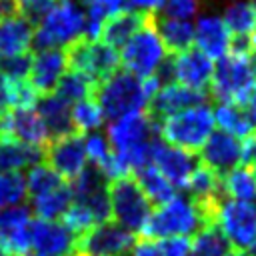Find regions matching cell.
<instances>
[{
	"label": "cell",
	"mask_w": 256,
	"mask_h": 256,
	"mask_svg": "<svg viewBox=\"0 0 256 256\" xmlns=\"http://www.w3.org/2000/svg\"><path fill=\"white\" fill-rule=\"evenodd\" d=\"M158 88L160 84L154 76L148 80H138L126 70H116L94 90V98L102 110V116L114 122L132 112L146 110L148 100Z\"/></svg>",
	"instance_id": "6da1fadb"
},
{
	"label": "cell",
	"mask_w": 256,
	"mask_h": 256,
	"mask_svg": "<svg viewBox=\"0 0 256 256\" xmlns=\"http://www.w3.org/2000/svg\"><path fill=\"white\" fill-rule=\"evenodd\" d=\"M84 36V2L58 0L34 26L32 44L36 50L66 48Z\"/></svg>",
	"instance_id": "7a4b0ae2"
},
{
	"label": "cell",
	"mask_w": 256,
	"mask_h": 256,
	"mask_svg": "<svg viewBox=\"0 0 256 256\" xmlns=\"http://www.w3.org/2000/svg\"><path fill=\"white\" fill-rule=\"evenodd\" d=\"M164 142L180 148L188 154H196L202 150L210 134L214 132V116L208 104H200L194 108H186L164 118L158 126Z\"/></svg>",
	"instance_id": "3957f363"
},
{
	"label": "cell",
	"mask_w": 256,
	"mask_h": 256,
	"mask_svg": "<svg viewBox=\"0 0 256 256\" xmlns=\"http://www.w3.org/2000/svg\"><path fill=\"white\" fill-rule=\"evenodd\" d=\"M256 92V76L250 68L248 54H226L218 58L214 70H212V80H210V98L218 102H228V104H238L246 108L248 100Z\"/></svg>",
	"instance_id": "277c9868"
},
{
	"label": "cell",
	"mask_w": 256,
	"mask_h": 256,
	"mask_svg": "<svg viewBox=\"0 0 256 256\" xmlns=\"http://www.w3.org/2000/svg\"><path fill=\"white\" fill-rule=\"evenodd\" d=\"M202 226L206 224L194 202L184 196H174L172 200L158 206L150 214L140 234L142 238H150V240L188 238L190 234L194 236Z\"/></svg>",
	"instance_id": "5b68a950"
},
{
	"label": "cell",
	"mask_w": 256,
	"mask_h": 256,
	"mask_svg": "<svg viewBox=\"0 0 256 256\" xmlns=\"http://www.w3.org/2000/svg\"><path fill=\"white\" fill-rule=\"evenodd\" d=\"M108 200H110L112 220L116 224L130 230L132 234L142 232V228L146 226L152 214V204L132 174L108 182Z\"/></svg>",
	"instance_id": "8992f818"
},
{
	"label": "cell",
	"mask_w": 256,
	"mask_h": 256,
	"mask_svg": "<svg viewBox=\"0 0 256 256\" xmlns=\"http://www.w3.org/2000/svg\"><path fill=\"white\" fill-rule=\"evenodd\" d=\"M164 44L154 28V12L148 16V22L142 30H138L124 46L118 56L124 70L138 80H148L154 76L162 60L166 58Z\"/></svg>",
	"instance_id": "52a82bcc"
},
{
	"label": "cell",
	"mask_w": 256,
	"mask_h": 256,
	"mask_svg": "<svg viewBox=\"0 0 256 256\" xmlns=\"http://www.w3.org/2000/svg\"><path fill=\"white\" fill-rule=\"evenodd\" d=\"M66 52V64L70 70H76L84 74L94 88H98L104 80H108L116 70H120V58L118 52L110 46H106L100 40H86L80 38L64 48Z\"/></svg>",
	"instance_id": "ba28073f"
},
{
	"label": "cell",
	"mask_w": 256,
	"mask_h": 256,
	"mask_svg": "<svg viewBox=\"0 0 256 256\" xmlns=\"http://www.w3.org/2000/svg\"><path fill=\"white\" fill-rule=\"evenodd\" d=\"M216 226L234 250H244L256 240V204L224 198L216 212Z\"/></svg>",
	"instance_id": "9c48e42d"
},
{
	"label": "cell",
	"mask_w": 256,
	"mask_h": 256,
	"mask_svg": "<svg viewBox=\"0 0 256 256\" xmlns=\"http://www.w3.org/2000/svg\"><path fill=\"white\" fill-rule=\"evenodd\" d=\"M44 164L52 168L68 184L74 182L82 170L88 166L84 136L70 134L64 138H54L44 148Z\"/></svg>",
	"instance_id": "30bf717a"
},
{
	"label": "cell",
	"mask_w": 256,
	"mask_h": 256,
	"mask_svg": "<svg viewBox=\"0 0 256 256\" xmlns=\"http://www.w3.org/2000/svg\"><path fill=\"white\" fill-rule=\"evenodd\" d=\"M136 242V234L122 228L114 220L88 230L76 240V250L88 256H120L126 254Z\"/></svg>",
	"instance_id": "8fae6325"
},
{
	"label": "cell",
	"mask_w": 256,
	"mask_h": 256,
	"mask_svg": "<svg viewBox=\"0 0 256 256\" xmlns=\"http://www.w3.org/2000/svg\"><path fill=\"white\" fill-rule=\"evenodd\" d=\"M208 98H210V94H206V92L190 90L186 86L170 82V84L160 86L152 94V98L146 104V114L150 116V120L158 128L164 118H168V116H172L176 112H182L186 108H194V106L206 104Z\"/></svg>",
	"instance_id": "7c38bea8"
},
{
	"label": "cell",
	"mask_w": 256,
	"mask_h": 256,
	"mask_svg": "<svg viewBox=\"0 0 256 256\" xmlns=\"http://www.w3.org/2000/svg\"><path fill=\"white\" fill-rule=\"evenodd\" d=\"M158 128L146 114V110L132 112L128 116H122L108 126V144L114 154H122L126 150H132L136 146L148 144L156 138Z\"/></svg>",
	"instance_id": "4fadbf2b"
},
{
	"label": "cell",
	"mask_w": 256,
	"mask_h": 256,
	"mask_svg": "<svg viewBox=\"0 0 256 256\" xmlns=\"http://www.w3.org/2000/svg\"><path fill=\"white\" fill-rule=\"evenodd\" d=\"M0 126L2 136L14 138L28 146L46 148L50 142V134L36 112V108H10L0 112Z\"/></svg>",
	"instance_id": "5bb4252c"
},
{
	"label": "cell",
	"mask_w": 256,
	"mask_h": 256,
	"mask_svg": "<svg viewBox=\"0 0 256 256\" xmlns=\"http://www.w3.org/2000/svg\"><path fill=\"white\" fill-rule=\"evenodd\" d=\"M150 164L172 184L178 188H186V182L196 168L194 154H188L180 148L166 144L162 138H154L150 144Z\"/></svg>",
	"instance_id": "9a60e30c"
},
{
	"label": "cell",
	"mask_w": 256,
	"mask_h": 256,
	"mask_svg": "<svg viewBox=\"0 0 256 256\" xmlns=\"http://www.w3.org/2000/svg\"><path fill=\"white\" fill-rule=\"evenodd\" d=\"M28 238L30 248L40 256H68L76 250V238L56 220H30Z\"/></svg>",
	"instance_id": "2e32d148"
},
{
	"label": "cell",
	"mask_w": 256,
	"mask_h": 256,
	"mask_svg": "<svg viewBox=\"0 0 256 256\" xmlns=\"http://www.w3.org/2000/svg\"><path fill=\"white\" fill-rule=\"evenodd\" d=\"M214 64L208 56H204L196 46L172 56V74L174 82L186 86L190 90L210 94V80H212Z\"/></svg>",
	"instance_id": "e0dca14e"
},
{
	"label": "cell",
	"mask_w": 256,
	"mask_h": 256,
	"mask_svg": "<svg viewBox=\"0 0 256 256\" xmlns=\"http://www.w3.org/2000/svg\"><path fill=\"white\" fill-rule=\"evenodd\" d=\"M200 162L220 178L242 164V142L222 130L210 134L200 150Z\"/></svg>",
	"instance_id": "ac0fdd59"
},
{
	"label": "cell",
	"mask_w": 256,
	"mask_h": 256,
	"mask_svg": "<svg viewBox=\"0 0 256 256\" xmlns=\"http://www.w3.org/2000/svg\"><path fill=\"white\" fill-rule=\"evenodd\" d=\"M66 52L64 48H48L32 52V66L28 82L36 90V94H52L58 80L66 72Z\"/></svg>",
	"instance_id": "d6986e66"
},
{
	"label": "cell",
	"mask_w": 256,
	"mask_h": 256,
	"mask_svg": "<svg viewBox=\"0 0 256 256\" xmlns=\"http://www.w3.org/2000/svg\"><path fill=\"white\" fill-rule=\"evenodd\" d=\"M152 12H134V10H120L102 20L98 40L106 46L118 50L122 48L138 30H142L148 22Z\"/></svg>",
	"instance_id": "ffe728a7"
},
{
	"label": "cell",
	"mask_w": 256,
	"mask_h": 256,
	"mask_svg": "<svg viewBox=\"0 0 256 256\" xmlns=\"http://www.w3.org/2000/svg\"><path fill=\"white\" fill-rule=\"evenodd\" d=\"M230 38L232 34L228 32L226 24L218 16H202L194 26V44L210 60L212 58L218 60L228 54Z\"/></svg>",
	"instance_id": "44dd1931"
},
{
	"label": "cell",
	"mask_w": 256,
	"mask_h": 256,
	"mask_svg": "<svg viewBox=\"0 0 256 256\" xmlns=\"http://www.w3.org/2000/svg\"><path fill=\"white\" fill-rule=\"evenodd\" d=\"M34 36V24H30L24 16L16 14L0 20V58L18 56L30 52Z\"/></svg>",
	"instance_id": "7402d4cb"
},
{
	"label": "cell",
	"mask_w": 256,
	"mask_h": 256,
	"mask_svg": "<svg viewBox=\"0 0 256 256\" xmlns=\"http://www.w3.org/2000/svg\"><path fill=\"white\" fill-rule=\"evenodd\" d=\"M38 114L50 134V140L54 138H64V136H70V134H76L74 132V126H72V116H70V110L72 106L58 98L56 94H46L42 98H38Z\"/></svg>",
	"instance_id": "603a6c76"
},
{
	"label": "cell",
	"mask_w": 256,
	"mask_h": 256,
	"mask_svg": "<svg viewBox=\"0 0 256 256\" xmlns=\"http://www.w3.org/2000/svg\"><path fill=\"white\" fill-rule=\"evenodd\" d=\"M42 162H44V148L28 146L8 136L0 138V174L32 168Z\"/></svg>",
	"instance_id": "cb8c5ba5"
},
{
	"label": "cell",
	"mask_w": 256,
	"mask_h": 256,
	"mask_svg": "<svg viewBox=\"0 0 256 256\" xmlns=\"http://www.w3.org/2000/svg\"><path fill=\"white\" fill-rule=\"evenodd\" d=\"M154 28L170 56H176L194 44V24L190 20H174L154 14Z\"/></svg>",
	"instance_id": "d4e9b609"
},
{
	"label": "cell",
	"mask_w": 256,
	"mask_h": 256,
	"mask_svg": "<svg viewBox=\"0 0 256 256\" xmlns=\"http://www.w3.org/2000/svg\"><path fill=\"white\" fill-rule=\"evenodd\" d=\"M212 116L218 122L222 132H226V134H230L238 140H248L256 132V126L252 124L246 108H242L238 104L218 102L212 110Z\"/></svg>",
	"instance_id": "484cf974"
},
{
	"label": "cell",
	"mask_w": 256,
	"mask_h": 256,
	"mask_svg": "<svg viewBox=\"0 0 256 256\" xmlns=\"http://www.w3.org/2000/svg\"><path fill=\"white\" fill-rule=\"evenodd\" d=\"M30 204H32L34 214L40 220H56V218H62V214L72 204L70 184L64 182L58 188H52V190H48V192H44L40 196L30 198Z\"/></svg>",
	"instance_id": "4316f807"
},
{
	"label": "cell",
	"mask_w": 256,
	"mask_h": 256,
	"mask_svg": "<svg viewBox=\"0 0 256 256\" xmlns=\"http://www.w3.org/2000/svg\"><path fill=\"white\" fill-rule=\"evenodd\" d=\"M132 176L136 178L138 186L142 188V192L146 194V198L150 200V204L162 206V204H166L168 200H172L176 196L174 186L152 164H146V166L134 170Z\"/></svg>",
	"instance_id": "83f0119b"
},
{
	"label": "cell",
	"mask_w": 256,
	"mask_h": 256,
	"mask_svg": "<svg viewBox=\"0 0 256 256\" xmlns=\"http://www.w3.org/2000/svg\"><path fill=\"white\" fill-rule=\"evenodd\" d=\"M222 188L226 198L238 202H256V180L248 164H240L232 168L226 176H222Z\"/></svg>",
	"instance_id": "f1b7e54d"
},
{
	"label": "cell",
	"mask_w": 256,
	"mask_h": 256,
	"mask_svg": "<svg viewBox=\"0 0 256 256\" xmlns=\"http://www.w3.org/2000/svg\"><path fill=\"white\" fill-rule=\"evenodd\" d=\"M190 252H194V256H228L232 244L216 224H206L192 236Z\"/></svg>",
	"instance_id": "f546056e"
},
{
	"label": "cell",
	"mask_w": 256,
	"mask_h": 256,
	"mask_svg": "<svg viewBox=\"0 0 256 256\" xmlns=\"http://www.w3.org/2000/svg\"><path fill=\"white\" fill-rule=\"evenodd\" d=\"M222 22L226 24V28L232 36L248 38L256 30V12L248 0H236L224 8Z\"/></svg>",
	"instance_id": "4dcf8cb0"
},
{
	"label": "cell",
	"mask_w": 256,
	"mask_h": 256,
	"mask_svg": "<svg viewBox=\"0 0 256 256\" xmlns=\"http://www.w3.org/2000/svg\"><path fill=\"white\" fill-rule=\"evenodd\" d=\"M94 90H96L94 84L84 74L68 68L62 74V78L58 80V84H56L52 94H56L58 98L66 100L68 104H72V102L76 104V102H80V100H84L88 96H94Z\"/></svg>",
	"instance_id": "1f68e13d"
},
{
	"label": "cell",
	"mask_w": 256,
	"mask_h": 256,
	"mask_svg": "<svg viewBox=\"0 0 256 256\" xmlns=\"http://www.w3.org/2000/svg\"><path fill=\"white\" fill-rule=\"evenodd\" d=\"M70 116H72V126H74V132L84 136L86 132L100 128V124L104 122V116H102V110L96 102L94 96H88L80 102H76L70 110Z\"/></svg>",
	"instance_id": "d6a6232c"
},
{
	"label": "cell",
	"mask_w": 256,
	"mask_h": 256,
	"mask_svg": "<svg viewBox=\"0 0 256 256\" xmlns=\"http://www.w3.org/2000/svg\"><path fill=\"white\" fill-rule=\"evenodd\" d=\"M26 200V178L20 172L0 174V210L22 206Z\"/></svg>",
	"instance_id": "836d02e7"
},
{
	"label": "cell",
	"mask_w": 256,
	"mask_h": 256,
	"mask_svg": "<svg viewBox=\"0 0 256 256\" xmlns=\"http://www.w3.org/2000/svg\"><path fill=\"white\" fill-rule=\"evenodd\" d=\"M66 180H62L52 168H48L44 162L38 166H32L26 174V196L28 200L34 196H40L52 188H58L60 184H64Z\"/></svg>",
	"instance_id": "e575fe53"
},
{
	"label": "cell",
	"mask_w": 256,
	"mask_h": 256,
	"mask_svg": "<svg viewBox=\"0 0 256 256\" xmlns=\"http://www.w3.org/2000/svg\"><path fill=\"white\" fill-rule=\"evenodd\" d=\"M30 66H32V52L18 54V56H8V58H0V74L6 80H12V82L28 80Z\"/></svg>",
	"instance_id": "d590c367"
},
{
	"label": "cell",
	"mask_w": 256,
	"mask_h": 256,
	"mask_svg": "<svg viewBox=\"0 0 256 256\" xmlns=\"http://www.w3.org/2000/svg\"><path fill=\"white\" fill-rule=\"evenodd\" d=\"M196 12H198V0H162L160 8L154 14L174 20H190Z\"/></svg>",
	"instance_id": "8d00e7d4"
},
{
	"label": "cell",
	"mask_w": 256,
	"mask_h": 256,
	"mask_svg": "<svg viewBox=\"0 0 256 256\" xmlns=\"http://www.w3.org/2000/svg\"><path fill=\"white\" fill-rule=\"evenodd\" d=\"M58 0H18V12L24 16L30 24H38L42 16L56 4Z\"/></svg>",
	"instance_id": "74e56055"
},
{
	"label": "cell",
	"mask_w": 256,
	"mask_h": 256,
	"mask_svg": "<svg viewBox=\"0 0 256 256\" xmlns=\"http://www.w3.org/2000/svg\"><path fill=\"white\" fill-rule=\"evenodd\" d=\"M84 2V14L104 20L106 16L120 12L124 8V0H82Z\"/></svg>",
	"instance_id": "f35d334b"
},
{
	"label": "cell",
	"mask_w": 256,
	"mask_h": 256,
	"mask_svg": "<svg viewBox=\"0 0 256 256\" xmlns=\"http://www.w3.org/2000/svg\"><path fill=\"white\" fill-rule=\"evenodd\" d=\"M162 256H188L190 254V240L188 238H168L160 242Z\"/></svg>",
	"instance_id": "ab89813d"
},
{
	"label": "cell",
	"mask_w": 256,
	"mask_h": 256,
	"mask_svg": "<svg viewBox=\"0 0 256 256\" xmlns=\"http://www.w3.org/2000/svg\"><path fill=\"white\" fill-rule=\"evenodd\" d=\"M132 256H162L160 242L150 240V238H136L132 246Z\"/></svg>",
	"instance_id": "60d3db41"
},
{
	"label": "cell",
	"mask_w": 256,
	"mask_h": 256,
	"mask_svg": "<svg viewBox=\"0 0 256 256\" xmlns=\"http://www.w3.org/2000/svg\"><path fill=\"white\" fill-rule=\"evenodd\" d=\"M162 0H124V8L134 12H156Z\"/></svg>",
	"instance_id": "b9f144b4"
},
{
	"label": "cell",
	"mask_w": 256,
	"mask_h": 256,
	"mask_svg": "<svg viewBox=\"0 0 256 256\" xmlns=\"http://www.w3.org/2000/svg\"><path fill=\"white\" fill-rule=\"evenodd\" d=\"M256 162V132L242 142V164H252Z\"/></svg>",
	"instance_id": "7bdbcfd3"
},
{
	"label": "cell",
	"mask_w": 256,
	"mask_h": 256,
	"mask_svg": "<svg viewBox=\"0 0 256 256\" xmlns=\"http://www.w3.org/2000/svg\"><path fill=\"white\" fill-rule=\"evenodd\" d=\"M18 12V0H0V20L16 16Z\"/></svg>",
	"instance_id": "ee69618b"
},
{
	"label": "cell",
	"mask_w": 256,
	"mask_h": 256,
	"mask_svg": "<svg viewBox=\"0 0 256 256\" xmlns=\"http://www.w3.org/2000/svg\"><path fill=\"white\" fill-rule=\"evenodd\" d=\"M8 110V80L0 74V112Z\"/></svg>",
	"instance_id": "f6af8a7d"
},
{
	"label": "cell",
	"mask_w": 256,
	"mask_h": 256,
	"mask_svg": "<svg viewBox=\"0 0 256 256\" xmlns=\"http://www.w3.org/2000/svg\"><path fill=\"white\" fill-rule=\"evenodd\" d=\"M246 112H248V116H250L252 124L256 126V92H254V96L248 100V104H246Z\"/></svg>",
	"instance_id": "bcb514c9"
},
{
	"label": "cell",
	"mask_w": 256,
	"mask_h": 256,
	"mask_svg": "<svg viewBox=\"0 0 256 256\" xmlns=\"http://www.w3.org/2000/svg\"><path fill=\"white\" fill-rule=\"evenodd\" d=\"M246 254H248V256H256V240L248 246V252H246Z\"/></svg>",
	"instance_id": "7dc6e473"
},
{
	"label": "cell",
	"mask_w": 256,
	"mask_h": 256,
	"mask_svg": "<svg viewBox=\"0 0 256 256\" xmlns=\"http://www.w3.org/2000/svg\"><path fill=\"white\" fill-rule=\"evenodd\" d=\"M228 256H248V254H246L244 250H234V248H232V252H230Z\"/></svg>",
	"instance_id": "c3c4849f"
},
{
	"label": "cell",
	"mask_w": 256,
	"mask_h": 256,
	"mask_svg": "<svg viewBox=\"0 0 256 256\" xmlns=\"http://www.w3.org/2000/svg\"><path fill=\"white\" fill-rule=\"evenodd\" d=\"M0 256H14V254H12V252H8L6 248H2V246H0Z\"/></svg>",
	"instance_id": "681fc988"
},
{
	"label": "cell",
	"mask_w": 256,
	"mask_h": 256,
	"mask_svg": "<svg viewBox=\"0 0 256 256\" xmlns=\"http://www.w3.org/2000/svg\"><path fill=\"white\" fill-rule=\"evenodd\" d=\"M250 170H252V176H254V180H256V162L250 164Z\"/></svg>",
	"instance_id": "f907efd6"
},
{
	"label": "cell",
	"mask_w": 256,
	"mask_h": 256,
	"mask_svg": "<svg viewBox=\"0 0 256 256\" xmlns=\"http://www.w3.org/2000/svg\"><path fill=\"white\" fill-rule=\"evenodd\" d=\"M68 256H88V254H84V252H78V250H74L72 254H68Z\"/></svg>",
	"instance_id": "816d5d0a"
},
{
	"label": "cell",
	"mask_w": 256,
	"mask_h": 256,
	"mask_svg": "<svg viewBox=\"0 0 256 256\" xmlns=\"http://www.w3.org/2000/svg\"><path fill=\"white\" fill-rule=\"evenodd\" d=\"M248 2H250V6H252V8H254V12H256V0H248Z\"/></svg>",
	"instance_id": "f5cc1de1"
},
{
	"label": "cell",
	"mask_w": 256,
	"mask_h": 256,
	"mask_svg": "<svg viewBox=\"0 0 256 256\" xmlns=\"http://www.w3.org/2000/svg\"><path fill=\"white\" fill-rule=\"evenodd\" d=\"M0 138H2V126H0Z\"/></svg>",
	"instance_id": "db71d44e"
},
{
	"label": "cell",
	"mask_w": 256,
	"mask_h": 256,
	"mask_svg": "<svg viewBox=\"0 0 256 256\" xmlns=\"http://www.w3.org/2000/svg\"><path fill=\"white\" fill-rule=\"evenodd\" d=\"M28 256H40V254H28Z\"/></svg>",
	"instance_id": "11a10c76"
},
{
	"label": "cell",
	"mask_w": 256,
	"mask_h": 256,
	"mask_svg": "<svg viewBox=\"0 0 256 256\" xmlns=\"http://www.w3.org/2000/svg\"><path fill=\"white\" fill-rule=\"evenodd\" d=\"M120 256H126V254H120Z\"/></svg>",
	"instance_id": "9f6ffc18"
}]
</instances>
